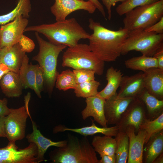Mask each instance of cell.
I'll return each mask as SVG.
<instances>
[{
	"mask_svg": "<svg viewBox=\"0 0 163 163\" xmlns=\"http://www.w3.org/2000/svg\"><path fill=\"white\" fill-rule=\"evenodd\" d=\"M30 97V93H28L24 97V105L17 109H10L6 116L5 128L9 141L21 140L25 136L27 119L30 114L28 106Z\"/></svg>",
	"mask_w": 163,
	"mask_h": 163,
	"instance_id": "cell-8",
	"label": "cell"
},
{
	"mask_svg": "<svg viewBox=\"0 0 163 163\" xmlns=\"http://www.w3.org/2000/svg\"><path fill=\"white\" fill-rule=\"evenodd\" d=\"M123 76L120 70L110 66L107 69L105 76L107 84L97 95L106 100L115 94L120 87Z\"/></svg>",
	"mask_w": 163,
	"mask_h": 163,
	"instance_id": "cell-23",
	"label": "cell"
},
{
	"mask_svg": "<svg viewBox=\"0 0 163 163\" xmlns=\"http://www.w3.org/2000/svg\"><path fill=\"white\" fill-rule=\"evenodd\" d=\"M115 137L116 144V163H126L128 155V137L124 131L119 130Z\"/></svg>",
	"mask_w": 163,
	"mask_h": 163,
	"instance_id": "cell-28",
	"label": "cell"
},
{
	"mask_svg": "<svg viewBox=\"0 0 163 163\" xmlns=\"http://www.w3.org/2000/svg\"><path fill=\"white\" fill-rule=\"evenodd\" d=\"M140 129L143 130L145 133V144H146L152 136L163 130V112L153 120H151L145 118L142 123Z\"/></svg>",
	"mask_w": 163,
	"mask_h": 163,
	"instance_id": "cell-30",
	"label": "cell"
},
{
	"mask_svg": "<svg viewBox=\"0 0 163 163\" xmlns=\"http://www.w3.org/2000/svg\"><path fill=\"white\" fill-rule=\"evenodd\" d=\"M91 120L92 122L91 125L79 128H69L65 126L59 125L54 128L53 133H56L66 131H70L79 134L85 137L88 136H92L97 133H101L105 136L115 137L119 131V128L116 125L110 127H100L95 125L94 123V120L92 119Z\"/></svg>",
	"mask_w": 163,
	"mask_h": 163,
	"instance_id": "cell-19",
	"label": "cell"
},
{
	"mask_svg": "<svg viewBox=\"0 0 163 163\" xmlns=\"http://www.w3.org/2000/svg\"><path fill=\"white\" fill-rule=\"evenodd\" d=\"M86 98V106L81 112L83 119L91 117L103 127H107L104 109L105 100L97 95Z\"/></svg>",
	"mask_w": 163,
	"mask_h": 163,
	"instance_id": "cell-17",
	"label": "cell"
},
{
	"mask_svg": "<svg viewBox=\"0 0 163 163\" xmlns=\"http://www.w3.org/2000/svg\"><path fill=\"white\" fill-rule=\"evenodd\" d=\"M137 97L143 102L149 115H156L162 111L163 100L159 99L150 94L145 88Z\"/></svg>",
	"mask_w": 163,
	"mask_h": 163,
	"instance_id": "cell-29",
	"label": "cell"
},
{
	"mask_svg": "<svg viewBox=\"0 0 163 163\" xmlns=\"http://www.w3.org/2000/svg\"><path fill=\"white\" fill-rule=\"evenodd\" d=\"M76 82L77 84L95 80V72L87 69L73 70Z\"/></svg>",
	"mask_w": 163,
	"mask_h": 163,
	"instance_id": "cell-34",
	"label": "cell"
},
{
	"mask_svg": "<svg viewBox=\"0 0 163 163\" xmlns=\"http://www.w3.org/2000/svg\"><path fill=\"white\" fill-rule=\"evenodd\" d=\"M82 1H85V0H81ZM92 3L94 5L96 9H97L98 11L101 13L104 18L107 20L106 18V13L103 5L98 1V0H88Z\"/></svg>",
	"mask_w": 163,
	"mask_h": 163,
	"instance_id": "cell-42",
	"label": "cell"
},
{
	"mask_svg": "<svg viewBox=\"0 0 163 163\" xmlns=\"http://www.w3.org/2000/svg\"><path fill=\"white\" fill-rule=\"evenodd\" d=\"M135 98L120 97L117 93L105 100L104 109L107 124H117L122 115Z\"/></svg>",
	"mask_w": 163,
	"mask_h": 163,
	"instance_id": "cell-13",
	"label": "cell"
},
{
	"mask_svg": "<svg viewBox=\"0 0 163 163\" xmlns=\"http://www.w3.org/2000/svg\"><path fill=\"white\" fill-rule=\"evenodd\" d=\"M2 92L8 97H18L22 94L23 86L18 74L11 71L5 74L0 81Z\"/></svg>",
	"mask_w": 163,
	"mask_h": 163,
	"instance_id": "cell-22",
	"label": "cell"
},
{
	"mask_svg": "<svg viewBox=\"0 0 163 163\" xmlns=\"http://www.w3.org/2000/svg\"><path fill=\"white\" fill-rule=\"evenodd\" d=\"M101 159L99 160L98 163H115L116 155H110L105 154L100 155Z\"/></svg>",
	"mask_w": 163,
	"mask_h": 163,
	"instance_id": "cell-41",
	"label": "cell"
},
{
	"mask_svg": "<svg viewBox=\"0 0 163 163\" xmlns=\"http://www.w3.org/2000/svg\"><path fill=\"white\" fill-rule=\"evenodd\" d=\"M127 0H101L103 4L107 9L108 13V19L110 20L111 18V8L114 6L116 4L119 2L121 3L125 2Z\"/></svg>",
	"mask_w": 163,
	"mask_h": 163,
	"instance_id": "cell-38",
	"label": "cell"
},
{
	"mask_svg": "<svg viewBox=\"0 0 163 163\" xmlns=\"http://www.w3.org/2000/svg\"><path fill=\"white\" fill-rule=\"evenodd\" d=\"M18 43L21 50L25 53L31 52L35 47L34 41L23 34Z\"/></svg>",
	"mask_w": 163,
	"mask_h": 163,
	"instance_id": "cell-35",
	"label": "cell"
},
{
	"mask_svg": "<svg viewBox=\"0 0 163 163\" xmlns=\"http://www.w3.org/2000/svg\"><path fill=\"white\" fill-rule=\"evenodd\" d=\"M31 9L30 0H18L14 9L7 14L0 15V25L6 24L21 15L27 18L30 16Z\"/></svg>",
	"mask_w": 163,
	"mask_h": 163,
	"instance_id": "cell-26",
	"label": "cell"
},
{
	"mask_svg": "<svg viewBox=\"0 0 163 163\" xmlns=\"http://www.w3.org/2000/svg\"><path fill=\"white\" fill-rule=\"evenodd\" d=\"M159 0H127L119 5L116 8L117 14L120 16L125 14L136 7L150 4Z\"/></svg>",
	"mask_w": 163,
	"mask_h": 163,
	"instance_id": "cell-33",
	"label": "cell"
},
{
	"mask_svg": "<svg viewBox=\"0 0 163 163\" xmlns=\"http://www.w3.org/2000/svg\"><path fill=\"white\" fill-rule=\"evenodd\" d=\"M100 85V82L95 80L77 84L74 89V92L78 97L87 98L96 96Z\"/></svg>",
	"mask_w": 163,
	"mask_h": 163,
	"instance_id": "cell-31",
	"label": "cell"
},
{
	"mask_svg": "<svg viewBox=\"0 0 163 163\" xmlns=\"http://www.w3.org/2000/svg\"><path fill=\"white\" fill-rule=\"evenodd\" d=\"M8 100L6 98L0 99V116H6L9 113L10 109L7 106Z\"/></svg>",
	"mask_w": 163,
	"mask_h": 163,
	"instance_id": "cell-40",
	"label": "cell"
},
{
	"mask_svg": "<svg viewBox=\"0 0 163 163\" xmlns=\"http://www.w3.org/2000/svg\"><path fill=\"white\" fill-rule=\"evenodd\" d=\"M104 62L100 59L91 50L88 45L78 43L69 47L62 56V65L74 70L87 69L102 75L104 70Z\"/></svg>",
	"mask_w": 163,
	"mask_h": 163,
	"instance_id": "cell-5",
	"label": "cell"
},
{
	"mask_svg": "<svg viewBox=\"0 0 163 163\" xmlns=\"http://www.w3.org/2000/svg\"><path fill=\"white\" fill-rule=\"evenodd\" d=\"M129 31L123 45L121 55H124L135 50L140 52L142 55L152 57L157 50L163 45V34L141 30Z\"/></svg>",
	"mask_w": 163,
	"mask_h": 163,
	"instance_id": "cell-7",
	"label": "cell"
},
{
	"mask_svg": "<svg viewBox=\"0 0 163 163\" xmlns=\"http://www.w3.org/2000/svg\"><path fill=\"white\" fill-rule=\"evenodd\" d=\"M117 96L121 97H136L145 88L143 73L123 76Z\"/></svg>",
	"mask_w": 163,
	"mask_h": 163,
	"instance_id": "cell-16",
	"label": "cell"
},
{
	"mask_svg": "<svg viewBox=\"0 0 163 163\" xmlns=\"http://www.w3.org/2000/svg\"><path fill=\"white\" fill-rule=\"evenodd\" d=\"M23 149H18L15 142L9 141L0 148V163H38L37 148L34 143Z\"/></svg>",
	"mask_w": 163,
	"mask_h": 163,
	"instance_id": "cell-9",
	"label": "cell"
},
{
	"mask_svg": "<svg viewBox=\"0 0 163 163\" xmlns=\"http://www.w3.org/2000/svg\"><path fill=\"white\" fill-rule=\"evenodd\" d=\"M77 83L73 71L67 69L59 74L56 81V87L59 90L66 91L74 89Z\"/></svg>",
	"mask_w": 163,
	"mask_h": 163,
	"instance_id": "cell-32",
	"label": "cell"
},
{
	"mask_svg": "<svg viewBox=\"0 0 163 163\" xmlns=\"http://www.w3.org/2000/svg\"><path fill=\"white\" fill-rule=\"evenodd\" d=\"M125 65L128 69L141 71L143 72L151 68H158L155 58L143 55L133 57L125 60Z\"/></svg>",
	"mask_w": 163,
	"mask_h": 163,
	"instance_id": "cell-27",
	"label": "cell"
},
{
	"mask_svg": "<svg viewBox=\"0 0 163 163\" xmlns=\"http://www.w3.org/2000/svg\"><path fill=\"white\" fill-rule=\"evenodd\" d=\"M91 145L96 152L100 155L105 154L110 155H115L116 144L115 138L105 136H94Z\"/></svg>",
	"mask_w": 163,
	"mask_h": 163,
	"instance_id": "cell-24",
	"label": "cell"
},
{
	"mask_svg": "<svg viewBox=\"0 0 163 163\" xmlns=\"http://www.w3.org/2000/svg\"><path fill=\"white\" fill-rule=\"evenodd\" d=\"M143 73L145 88L150 94L163 100V70L153 68Z\"/></svg>",
	"mask_w": 163,
	"mask_h": 163,
	"instance_id": "cell-18",
	"label": "cell"
},
{
	"mask_svg": "<svg viewBox=\"0 0 163 163\" xmlns=\"http://www.w3.org/2000/svg\"><path fill=\"white\" fill-rule=\"evenodd\" d=\"M10 70L5 64L0 62V81L3 75Z\"/></svg>",
	"mask_w": 163,
	"mask_h": 163,
	"instance_id": "cell-44",
	"label": "cell"
},
{
	"mask_svg": "<svg viewBox=\"0 0 163 163\" xmlns=\"http://www.w3.org/2000/svg\"><path fill=\"white\" fill-rule=\"evenodd\" d=\"M35 80L36 87L41 92L43 89L44 80L43 70L39 65L36 71Z\"/></svg>",
	"mask_w": 163,
	"mask_h": 163,
	"instance_id": "cell-36",
	"label": "cell"
},
{
	"mask_svg": "<svg viewBox=\"0 0 163 163\" xmlns=\"http://www.w3.org/2000/svg\"><path fill=\"white\" fill-rule=\"evenodd\" d=\"M144 30L157 34H163V17L156 23Z\"/></svg>",
	"mask_w": 163,
	"mask_h": 163,
	"instance_id": "cell-37",
	"label": "cell"
},
{
	"mask_svg": "<svg viewBox=\"0 0 163 163\" xmlns=\"http://www.w3.org/2000/svg\"><path fill=\"white\" fill-rule=\"evenodd\" d=\"M33 31L44 36L49 41L56 45L74 46L81 39H88L90 34L87 32L75 18L27 27L24 32Z\"/></svg>",
	"mask_w": 163,
	"mask_h": 163,
	"instance_id": "cell-2",
	"label": "cell"
},
{
	"mask_svg": "<svg viewBox=\"0 0 163 163\" xmlns=\"http://www.w3.org/2000/svg\"><path fill=\"white\" fill-rule=\"evenodd\" d=\"M153 57L157 60L158 68L163 70V45L157 50Z\"/></svg>",
	"mask_w": 163,
	"mask_h": 163,
	"instance_id": "cell-39",
	"label": "cell"
},
{
	"mask_svg": "<svg viewBox=\"0 0 163 163\" xmlns=\"http://www.w3.org/2000/svg\"><path fill=\"white\" fill-rule=\"evenodd\" d=\"M146 144L145 162L154 163L157 158L163 153V130L152 136Z\"/></svg>",
	"mask_w": 163,
	"mask_h": 163,
	"instance_id": "cell-25",
	"label": "cell"
},
{
	"mask_svg": "<svg viewBox=\"0 0 163 163\" xmlns=\"http://www.w3.org/2000/svg\"><path fill=\"white\" fill-rule=\"evenodd\" d=\"M29 23L27 18L21 15L0 28V48L11 46L18 43Z\"/></svg>",
	"mask_w": 163,
	"mask_h": 163,
	"instance_id": "cell-10",
	"label": "cell"
},
{
	"mask_svg": "<svg viewBox=\"0 0 163 163\" xmlns=\"http://www.w3.org/2000/svg\"><path fill=\"white\" fill-rule=\"evenodd\" d=\"M32 124L33 131L26 136V138L29 143H34L37 148V158L39 162L45 160L44 155L47 149L50 146L57 147H62L65 145L67 140L58 142H53L51 139L44 137L37 128L35 123L33 121L30 114L29 115Z\"/></svg>",
	"mask_w": 163,
	"mask_h": 163,
	"instance_id": "cell-15",
	"label": "cell"
},
{
	"mask_svg": "<svg viewBox=\"0 0 163 163\" xmlns=\"http://www.w3.org/2000/svg\"><path fill=\"white\" fill-rule=\"evenodd\" d=\"M96 9L90 1L81 0H55L50 8L51 11L56 21L65 20L69 14L77 10H84L92 14Z\"/></svg>",
	"mask_w": 163,
	"mask_h": 163,
	"instance_id": "cell-11",
	"label": "cell"
},
{
	"mask_svg": "<svg viewBox=\"0 0 163 163\" xmlns=\"http://www.w3.org/2000/svg\"><path fill=\"white\" fill-rule=\"evenodd\" d=\"M35 36L39 45L38 54L32 60L38 62L42 69L45 80L50 93H51L59 74L57 71V59L60 53L67 46L56 45L43 40L37 32Z\"/></svg>",
	"mask_w": 163,
	"mask_h": 163,
	"instance_id": "cell-4",
	"label": "cell"
},
{
	"mask_svg": "<svg viewBox=\"0 0 163 163\" xmlns=\"http://www.w3.org/2000/svg\"><path fill=\"white\" fill-rule=\"evenodd\" d=\"M125 14L124 28L129 31L144 30L163 17V0L136 7Z\"/></svg>",
	"mask_w": 163,
	"mask_h": 163,
	"instance_id": "cell-6",
	"label": "cell"
},
{
	"mask_svg": "<svg viewBox=\"0 0 163 163\" xmlns=\"http://www.w3.org/2000/svg\"><path fill=\"white\" fill-rule=\"evenodd\" d=\"M25 55L18 43L1 49L0 62L5 64L11 71L18 74Z\"/></svg>",
	"mask_w": 163,
	"mask_h": 163,
	"instance_id": "cell-20",
	"label": "cell"
},
{
	"mask_svg": "<svg viewBox=\"0 0 163 163\" xmlns=\"http://www.w3.org/2000/svg\"><path fill=\"white\" fill-rule=\"evenodd\" d=\"M89 22L88 27L93 31L88 39L91 50L104 62L115 61L121 55L122 47L129 31L122 27L117 30L109 29L91 18Z\"/></svg>",
	"mask_w": 163,
	"mask_h": 163,
	"instance_id": "cell-1",
	"label": "cell"
},
{
	"mask_svg": "<svg viewBox=\"0 0 163 163\" xmlns=\"http://www.w3.org/2000/svg\"><path fill=\"white\" fill-rule=\"evenodd\" d=\"M145 106L143 102L136 97L130 103L122 115L117 124L119 130L124 131L129 126L138 132L145 118Z\"/></svg>",
	"mask_w": 163,
	"mask_h": 163,
	"instance_id": "cell-12",
	"label": "cell"
},
{
	"mask_svg": "<svg viewBox=\"0 0 163 163\" xmlns=\"http://www.w3.org/2000/svg\"><path fill=\"white\" fill-rule=\"evenodd\" d=\"M66 144L49 154L54 163H98L96 152L87 137L81 139L69 134Z\"/></svg>",
	"mask_w": 163,
	"mask_h": 163,
	"instance_id": "cell-3",
	"label": "cell"
},
{
	"mask_svg": "<svg viewBox=\"0 0 163 163\" xmlns=\"http://www.w3.org/2000/svg\"><path fill=\"white\" fill-rule=\"evenodd\" d=\"M124 131L129 140L127 163H142L143 146L145 137V131L140 129L136 134L134 128L132 126L126 127Z\"/></svg>",
	"mask_w": 163,
	"mask_h": 163,
	"instance_id": "cell-14",
	"label": "cell"
},
{
	"mask_svg": "<svg viewBox=\"0 0 163 163\" xmlns=\"http://www.w3.org/2000/svg\"><path fill=\"white\" fill-rule=\"evenodd\" d=\"M163 157L162 153L160 155L155 159L154 163H163Z\"/></svg>",
	"mask_w": 163,
	"mask_h": 163,
	"instance_id": "cell-45",
	"label": "cell"
},
{
	"mask_svg": "<svg viewBox=\"0 0 163 163\" xmlns=\"http://www.w3.org/2000/svg\"><path fill=\"white\" fill-rule=\"evenodd\" d=\"M1 49L0 48V58H1Z\"/></svg>",
	"mask_w": 163,
	"mask_h": 163,
	"instance_id": "cell-46",
	"label": "cell"
},
{
	"mask_svg": "<svg viewBox=\"0 0 163 163\" xmlns=\"http://www.w3.org/2000/svg\"><path fill=\"white\" fill-rule=\"evenodd\" d=\"M6 116H0V137H6L5 128Z\"/></svg>",
	"mask_w": 163,
	"mask_h": 163,
	"instance_id": "cell-43",
	"label": "cell"
},
{
	"mask_svg": "<svg viewBox=\"0 0 163 163\" xmlns=\"http://www.w3.org/2000/svg\"><path fill=\"white\" fill-rule=\"evenodd\" d=\"M29 58L26 54L23 59L18 73V75L23 87L33 90L37 96L41 98L40 92L37 88L35 84V75L38 65L28 64Z\"/></svg>",
	"mask_w": 163,
	"mask_h": 163,
	"instance_id": "cell-21",
	"label": "cell"
}]
</instances>
